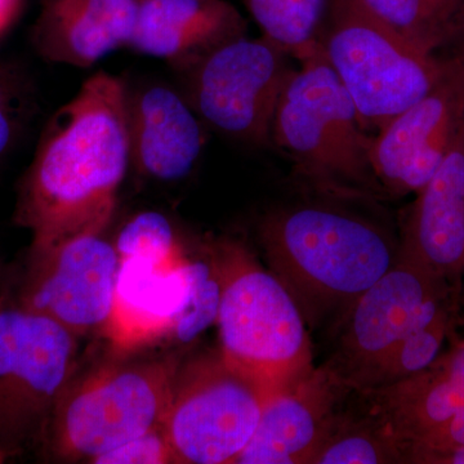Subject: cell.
I'll list each match as a JSON object with an SVG mask.
<instances>
[{
  "label": "cell",
  "mask_w": 464,
  "mask_h": 464,
  "mask_svg": "<svg viewBox=\"0 0 464 464\" xmlns=\"http://www.w3.org/2000/svg\"><path fill=\"white\" fill-rule=\"evenodd\" d=\"M258 234L271 270L313 325L337 322L400 253V243L374 222L325 204L276 210Z\"/></svg>",
  "instance_id": "7a4b0ae2"
},
{
  "label": "cell",
  "mask_w": 464,
  "mask_h": 464,
  "mask_svg": "<svg viewBox=\"0 0 464 464\" xmlns=\"http://www.w3.org/2000/svg\"><path fill=\"white\" fill-rule=\"evenodd\" d=\"M208 255L221 282L219 353L274 393L314 368L306 320L288 288L240 241L217 240Z\"/></svg>",
  "instance_id": "3957f363"
},
{
  "label": "cell",
  "mask_w": 464,
  "mask_h": 464,
  "mask_svg": "<svg viewBox=\"0 0 464 464\" xmlns=\"http://www.w3.org/2000/svg\"><path fill=\"white\" fill-rule=\"evenodd\" d=\"M293 23L302 44L308 52L319 44L317 30L322 21L325 0H289Z\"/></svg>",
  "instance_id": "4316f807"
},
{
  "label": "cell",
  "mask_w": 464,
  "mask_h": 464,
  "mask_svg": "<svg viewBox=\"0 0 464 464\" xmlns=\"http://www.w3.org/2000/svg\"><path fill=\"white\" fill-rule=\"evenodd\" d=\"M186 259L121 261L114 306L102 333L116 355L169 340L188 295Z\"/></svg>",
  "instance_id": "2e32d148"
},
{
  "label": "cell",
  "mask_w": 464,
  "mask_h": 464,
  "mask_svg": "<svg viewBox=\"0 0 464 464\" xmlns=\"http://www.w3.org/2000/svg\"><path fill=\"white\" fill-rule=\"evenodd\" d=\"M5 72H0V159L16 141L20 130V99Z\"/></svg>",
  "instance_id": "484cf974"
},
{
  "label": "cell",
  "mask_w": 464,
  "mask_h": 464,
  "mask_svg": "<svg viewBox=\"0 0 464 464\" xmlns=\"http://www.w3.org/2000/svg\"><path fill=\"white\" fill-rule=\"evenodd\" d=\"M456 42L457 58L464 66V8L454 16L453 26H451L450 38Z\"/></svg>",
  "instance_id": "4dcf8cb0"
},
{
  "label": "cell",
  "mask_w": 464,
  "mask_h": 464,
  "mask_svg": "<svg viewBox=\"0 0 464 464\" xmlns=\"http://www.w3.org/2000/svg\"><path fill=\"white\" fill-rule=\"evenodd\" d=\"M458 304L459 302H453L433 322L409 333L375 372L365 390L395 383L431 366L458 325Z\"/></svg>",
  "instance_id": "44dd1931"
},
{
  "label": "cell",
  "mask_w": 464,
  "mask_h": 464,
  "mask_svg": "<svg viewBox=\"0 0 464 464\" xmlns=\"http://www.w3.org/2000/svg\"><path fill=\"white\" fill-rule=\"evenodd\" d=\"M271 139L299 172L323 188L362 194L381 188L371 163L373 137L320 43L284 88Z\"/></svg>",
  "instance_id": "5b68a950"
},
{
  "label": "cell",
  "mask_w": 464,
  "mask_h": 464,
  "mask_svg": "<svg viewBox=\"0 0 464 464\" xmlns=\"http://www.w3.org/2000/svg\"><path fill=\"white\" fill-rule=\"evenodd\" d=\"M78 340L9 292L0 295V456L43 445L78 368Z\"/></svg>",
  "instance_id": "52a82bcc"
},
{
  "label": "cell",
  "mask_w": 464,
  "mask_h": 464,
  "mask_svg": "<svg viewBox=\"0 0 464 464\" xmlns=\"http://www.w3.org/2000/svg\"><path fill=\"white\" fill-rule=\"evenodd\" d=\"M130 166L127 83L100 72L57 110L21 181L14 221L30 246L102 235Z\"/></svg>",
  "instance_id": "6da1fadb"
},
{
  "label": "cell",
  "mask_w": 464,
  "mask_h": 464,
  "mask_svg": "<svg viewBox=\"0 0 464 464\" xmlns=\"http://www.w3.org/2000/svg\"><path fill=\"white\" fill-rule=\"evenodd\" d=\"M462 297H464V273H463V279H462Z\"/></svg>",
  "instance_id": "1f68e13d"
},
{
  "label": "cell",
  "mask_w": 464,
  "mask_h": 464,
  "mask_svg": "<svg viewBox=\"0 0 464 464\" xmlns=\"http://www.w3.org/2000/svg\"><path fill=\"white\" fill-rule=\"evenodd\" d=\"M400 249L460 293L464 273V127L431 179L417 192Z\"/></svg>",
  "instance_id": "9a60e30c"
},
{
  "label": "cell",
  "mask_w": 464,
  "mask_h": 464,
  "mask_svg": "<svg viewBox=\"0 0 464 464\" xmlns=\"http://www.w3.org/2000/svg\"><path fill=\"white\" fill-rule=\"evenodd\" d=\"M181 357L108 360L72 378L58 400L43 447L57 459L93 462L166 422Z\"/></svg>",
  "instance_id": "277c9868"
},
{
  "label": "cell",
  "mask_w": 464,
  "mask_h": 464,
  "mask_svg": "<svg viewBox=\"0 0 464 464\" xmlns=\"http://www.w3.org/2000/svg\"><path fill=\"white\" fill-rule=\"evenodd\" d=\"M244 30L243 17L226 0H139L128 48L188 72Z\"/></svg>",
  "instance_id": "e0dca14e"
},
{
  "label": "cell",
  "mask_w": 464,
  "mask_h": 464,
  "mask_svg": "<svg viewBox=\"0 0 464 464\" xmlns=\"http://www.w3.org/2000/svg\"><path fill=\"white\" fill-rule=\"evenodd\" d=\"M270 395L219 350L181 362L164 422L177 463H235Z\"/></svg>",
  "instance_id": "9c48e42d"
},
{
  "label": "cell",
  "mask_w": 464,
  "mask_h": 464,
  "mask_svg": "<svg viewBox=\"0 0 464 464\" xmlns=\"http://www.w3.org/2000/svg\"><path fill=\"white\" fill-rule=\"evenodd\" d=\"M188 295L169 340L191 343L217 324L221 304V282L212 258L186 259Z\"/></svg>",
  "instance_id": "7402d4cb"
},
{
  "label": "cell",
  "mask_w": 464,
  "mask_h": 464,
  "mask_svg": "<svg viewBox=\"0 0 464 464\" xmlns=\"http://www.w3.org/2000/svg\"><path fill=\"white\" fill-rule=\"evenodd\" d=\"M99 464H167L177 463L172 444L164 424L130 440L125 444L97 457Z\"/></svg>",
  "instance_id": "d4e9b609"
},
{
  "label": "cell",
  "mask_w": 464,
  "mask_h": 464,
  "mask_svg": "<svg viewBox=\"0 0 464 464\" xmlns=\"http://www.w3.org/2000/svg\"><path fill=\"white\" fill-rule=\"evenodd\" d=\"M460 293L400 249L398 261L335 322L337 343L326 364L348 387L365 390L400 342L433 322Z\"/></svg>",
  "instance_id": "ba28073f"
},
{
  "label": "cell",
  "mask_w": 464,
  "mask_h": 464,
  "mask_svg": "<svg viewBox=\"0 0 464 464\" xmlns=\"http://www.w3.org/2000/svg\"><path fill=\"white\" fill-rule=\"evenodd\" d=\"M115 249L121 261L143 259L155 264H173L185 257L177 243L173 226L158 212L134 216L119 232Z\"/></svg>",
  "instance_id": "603a6c76"
},
{
  "label": "cell",
  "mask_w": 464,
  "mask_h": 464,
  "mask_svg": "<svg viewBox=\"0 0 464 464\" xmlns=\"http://www.w3.org/2000/svg\"><path fill=\"white\" fill-rule=\"evenodd\" d=\"M20 8L21 0H0V35L14 23Z\"/></svg>",
  "instance_id": "f546056e"
},
{
  "label": "cell",
  "mask_w": 464,
  "mask_h": 464,
  "mask_svg": "<svg viewBox=\"0 0 464 464\" xmlns=\"http://www.w3.org/2000/svg\"><path fill=\"white\" fill-rule=\"evenodd\" d=\"M384 25L423 50L433 52L450 38L453 0H357Z\"/></svg>",
  "instance_id": "ffe728a7"
},
{
  "label": "cell",
  "mask_w": 464,
  "mask_h": 464,
  "mask_svg": "<svg viewBox=\"0 0 464 464\" xmlns=\"http://www.w3.org/2000/svg\"><path fill=\"white\" fill-rule=\"evenodd\" d=\"M454 445H464V406L436 431L417 441L406 444L405 458L409 451L429 450V449L448 448Z\"/></svg>",
  "instance_id": "83f0119b"
},
{
  "label": "cell",
  "mask_w": 464,
  "mask_h": 464,
  "mask_svg": "<svg viewBox=\"0 0 464 464\" xmlns=\"http://www.w3.org/2000/svg\"><path fill=\"white\" fill-rule=\"evenodd\" d=\"M139 0H43L32 41L50 63L91 67L119 48H128Z\"/></svg>",
  "instance_id": "ac0fdd59"
},
{
  "label": "cell",
  "mask_w": 464,
  "mask_h": 464,
  "mask_svg": "<svg viewBox=\"0 0 464 464\" xmlns=\"http://www.w3.org/2000/svg\"><path fill=\"white\" fill-rule=\"evenodd\" d=\"M249 14L261 27L266 38L282 47L299 60L306 57L308 52L299 39L289 0H244ZM317 47V45H316Z\"/></svg>",
  "instance_id": "cb8c5ba5"
},
{
  "label": "cell",
  "mask_w": 464,
  "mask_h": 464,
  "mask_svg": "<svg viewBox=\"0 0 464 464\" xmlns=\"http://www.w3.org/2000/svg\"><path fill=\"white\" fill-rule=\"evenodd\" d=\"M130 166L148 179L181 181L199 160L204 123L186 96L170 85L127 83Z\"/></svg>",
  "instance_id": "5bb4252c"
},
{
  "label": "cell",
  "mask_w": 464,
  "mask_h": 464,
  "mask_svg": "<svg viewBox=\"0 0 464 464\" xmlns=\"http://www.w3.org/2000/svg\"><path fill=\"white\" fill-rule=\"evenodd\" d=\"M121 257L101 235L51 246H30L16 292L17 304L50 317L76 337L105 331L114 306Z\"/></svg>",
  "instance_id": "8fae6325"
},
{
  "label": "cell",
  "mask_w": 464,
  "mask_h": 464,
  "mask_svg": "<svg viewBox=\"0 0 464 464\" xmlns=\"http://www.w3.org/2000/svg\"><path fill=\"white\" fill-rule=\"evenodd\" d=\"M340 409L310 464L405 463V444L380 415Z\"/></svg>",
  "instance_id": "d6986e66"
},
{
  "label": "cell",
  "mask_w": 464,
  "mask_h": 464,
  "mask_svg": "<svg viewBox=\"0 0 464 464\" xmlns=\"http://www.w3.org/2000/svg\"><path fill=\"white\" fill-rule=\"evenodd\" d=\"M270 39L237 36L188 70L186 99L201 121L246 143L271 139L275 112L295 69Z\"/></svg>",
  "instance_id": "30bf717a"
},
{
  "label": "cell",
  "mask_w": 464,
  "mask_h": 464,
  "mask_svg": "<svg viewBox=\"0 0 464 464\" xmlns=\"http://www.w3.org/2000/svg\"><path fill=\"white\" fill-rule=\"evenodd\" d=\"M351 393L331 365L314 366L268 396L256 431L235 463L310 464Z\"/></svg>",
  "instance_id": "4fadbf2b"
},
{
  "label": "cell",
  "mask_w": 464,
  "mask_h": 464,
  "mask_svg": "<svg viewBox=\"0 0 464 464\" xmlns=\"http://www.w3.org/2000/svg\"><path fill=\"white\" fill-rule=\"evenodd\" d=\"M319 43L362 124L378 130L423 99L449 66V60L440 61L433 52L408 41L357 0L333 2Z\"/></svg>",
  "instance_id": "8992f818"
},
{
  "label": "cell",
  "mask_w": 464,
  "mask_h": 464,
  "mask_svg": "<svg viewBox=\"0 0 464 464\" xmlns=\"http://www.w3.org/2000/svg\"><path fill=\"white\" fill-rule=\"evenodd\" d=\"M463 127L464 66L451 58L441 81L373 137L375 179L393 194H417L448 157Z\"/></svg>",
  "instance_id": "7c38bea8"
},
{
  "label": "cell",
  "mask_w": 464,
  "mask_h": 464,
  "mask_svg": "<svg viewBox=\"0 0 464 464\" xmlns=\"http://www.w3.org/2000/svg\"><path fill=\"white\" fill-rule=\"evenodd\" d=\"M405 463L413 464H464V445L414 450L406 454Z\"/></svg>",
  "instance_id": "f1b7e54d"
}]
</instances>
